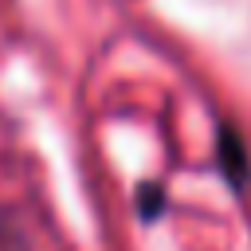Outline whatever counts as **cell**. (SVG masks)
<instances>
[{
  "label": "cell",
  "mask_w": 251,
  "mask_h": 251,
  "mask_svg": "<svg viewBox=\"0 0 251 251\" xmlns=\"http://www.w3.org/2000/svg\"><path fill=\"white\" fill-rule=\"evenodd\" d=\"M220 169H224V176L231 180L235 192L247 188V180H251V165H247V149H243V141H239V133H235L231 126L220 129Z\"/></svg>",
  "instance_id": "1"
},
{
  "label": "cell",
  "mask_w": 251,
  "mask_h": 251,
  "mask_svg": "<svg viewBox=\"0 0 251 251\" xmlns=\"http://www.w3.org/2000/svg\"><path fill=\"white\" fill-rule=\"evenodd\" d=\"M0 251H27V239L20 231V224L0 208Z\"/></svg>",
  "instance_id": "2"
},
{
  "label": "cell",
  "mask_w": 251,
  "mask_h": 251,
  "mask_svg": "<svg viewBox=\"0 0 251 251\" xmlns=\"http://www.w3.org/2000/svg\"><path fill=\"white\" fill-rule=\"evenodd\" d=\"M137 204H141V216H145V220H157V212L165 208V188L153 184V180H145L141 192H137Z\"/></svg>",
  "instance_id": "3"
}]
</instances>
